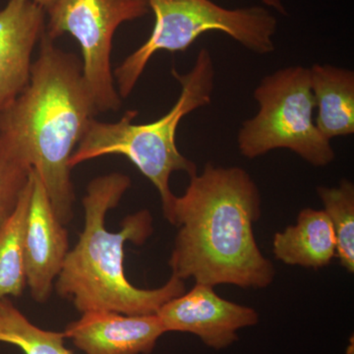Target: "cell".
<instances>
[{
  "instance_id": "1",
  "label": "cell",
  "mask_w": 354,
  "mask_h": 354,
  "mask_svg": "<svg viewBox=\"0 0 354 354\" xmlns=\"http://www.w3.org/2000/svg\"><path fill=\"white\" fill-rule=\"evenodd\" d=\"M261 204L257 184L241 167L207 164L200 176H190L185 193L174 198L165 215L177 227L171 276L214 288L271 286L276 270L261 252L253 230Z\"/></svg>"
},
{
  "instance_id": "2",
  "label": "cell",
  "mask_w": 354,
  "mask_h": 354,
  "mask_svg": "<svg viewBox=\"0 0 354 354\" xmlns=\"http://www.w3.org/2000/svg\"><path fill=\"white\" fill-rule=\"evenodd\" d=\"M30 82L0 111V136L43 181L55 215L72 221L75 190L69 162L99 113L83 77L82 62L44 32Z\"/></svg>"
},
{
  "instance_id": "3",
  "label": "cell",
  "mask_w": 354,
  "mask_h": 354,
  "mask_svg": "<svg viewBox=\"0 0 354 354\" xmlns=\"http://www.w3.org/2000/svg\"><path fill=\"white\" fill-rule=\"evenodd\" d=\"M130 185L129 176L120 172L95 177L88 183L83 198L82 232L55 283L58 295L69 299L80 313L106 310L127 315L157 314L162 305L186 291L184 281L174 276L153 290L128 281L125 243L141 245L153 234L152 215L147 209L127 216L118 232L106 227L109 211L118 206Z\"/></svg>"
},
{
  "instance_id": "4",
  "label": "cell",
  "mask_w": 354,
  "mask_h": 354,
  "mask_svg": "<svg viewBox=\"0 0 354 354\" xmlns=\"http://www.w3.org/2000/svg\"><path fill=\"white\" fill-rule=\"evenodd\" d=\"M171 73L180 84L181 93L169 113L146 124L133 123L138 115L136 111H127L118 122H102L95 118L69 162L73 169L93 158L123 156L157 188L164 215L176 198L169 186L171 174L184 171L190 177L197 174L196 165L177 148L176 131L184 116L212 101L215 67L211 53L202 48L187 74H179L174 68Z\"/></svg>"
},
{
  "instance_id": "5",
  "label": "cell",
  "mask_w": 354,
  "mask_h": 354,
  "mask_svg": "<svg viewBox=\"0 0 354 354\" xmlns=\"http://www.w3.org/2000/svg\"><path fill=\"white\" fill-rule=\"evenodd\" d=\"M152 34L114 71L121 99L131 94L151 58L160 50L185 51L202 34L221 32L257 55L274 50L278 21L261 6L223 8L211 0H149Z\"/></svg>"
},
{
  "instance_id": "6",
  "label": "cell",
  "mask_w": 354,
  "mask_h": 354,
  "mask_svg": "<svg viewBox=\"0 0 354 354\" xmlns=\"http://www.w3.org/2000/svg\"><path fill=\"white\" fill-rule=\"evenodd\" d=\"M254 97L259 111L244 121L237 135L243 157L251 160L270 151L286 149L314 167H327L335 160L330 140L315 124L309 68L290 66L277 70L261 80Z\"/></svg>"
},
{
  "instance_id": "7",
  "label": "cell",
  "mask_w": 354,
  "mask_h": 354,
  "mask_svg": "<svg viewBox=\"0 0 354 354\" xmlns=\"http://www.w3.org/2000/svg\"><path fill=\"white\" fill-rule=\"evenodd\" d=\"M149 12V0H53L46 9V36L55 41L70 34L78 41L83 77L99 113L118 111L122 104L111 66L114 32Z\"/></svg>"
},
{
  "instance_id": "8",
  "label": "cell",
  "mask_w": 354,
  "mask_h": 354,
  "mask_svg": "<svg viewBox=\"0 0 354 354\" xmlns=\"http://www.w3.org/2000/svg\"><path fill=\"white\" fill-rule=\"evenodd\" d=\"M157 315L165 332L196 335L214 349L228 348L239 339L237 330L259 322L255 309L228 301L201 283L162 305Z\"/></svg>"
},
{
  "instance_id": "9",
  "label": "cell",
  "mask_w": 354,
  "mask_h": 354,
  "mask_svg": "<svg viewBox=\"0 0 354 354\" xmlns=\"http://www.w3.org/2000/svg\"><path fill=\"white\" fill-rule=\"evenodd\" d=\"M26 283L32 299H50L69 252L65 225L55 215L38 172L32 171V191L26 216L24 239Z\"/></svg>"
},
{
  "instance_id": "10",
  "label": "cell",
  "mask_w": 354,
  "mask_h": 354,
  "mask_svg": "<svg viewBox=\"0 0 354 354\" xmlns=\"http://www.w3.org/2000/svg\"><path fill=\"white\" fill-rule=\"evenodd\" d=\"M81 314L64 334L85 354H150L167 333L157 314L127 315L106 310Z\"/></svg>"
},
{
  "instance_id": "11",
  "label": "cell",
  "mask_w": 354,
  "mask_h": 354,
  "mask_svg": "<svg viewBox=\"0 0 354 354\" xmlns=\"http://www.w3.org/2000/svg\"><path fill=\"white\" fill-rule=\"evenodd\" d=\"M46 15L32 0H8L0 10V111L30 82L32 51L46 29Z\"/></svg>"
},
{
  "instance_id": "12",
  "label": "cell",
  "mask_w": 354,
  "mask_h": 354,
  "mask_svg": "<svg viewBox=\"0 0 354 354\" xmlns=\"http://www.w3.org/2000/svg\"><path fill=\"white\" fill-rule=\"evenodd\" d=\"M272 252L286 265L315 270L329 265L337 254V241L325 212L302 209L297 225L274 234Z\"/></svg>"
},
{
  "instance_id": "13",
  "label": "cell",
  "mask_w": 354,
  "mask_h": 354,
  "mask_svg": "<svg viewBox=\"0 0 354 354\" xmlns=\"http://www.w3.org/2000/svg\"><path fill=\"white\" fill-rule=\"evenodd\" d=\"M310 85L318 113L315 124L326 138L354 133V72L330 64L309 68Z\"/></svg>"
},
{
  "instance_id": "14",
  "label": "cell",
  "mask_w": 354,
  "mask_h": 354,
  "mask_svg": "<svg viewBox=\"0 0 354 354\" xmlns=\"http://www.w3.org/2000/svg\"><path fill=\"white\" fill-rule=\"evenodd\" d=\"M31 191L32 174L15 211L0 227V300L20 297L27 288L23 239Z\"/></svg>"
},
{
  "instance_id": "15",
  "label": "cell",
  "mask_w": 354,
  "mask_h": 354,
  "mask_svg": "<svg viewBox=\"0 0 354 354\" xmlns=\"http://www.w3.org/2000/svg\"><path fill=\"white\" fill-rule=\"evenodd\" d=\"M64 332L34 325L11 301L0 300V342L11 344L24 354H74L65 346Z\"/></svg>"
},
{
  "instance_id": "16",
  "label": "cell",
  "mask_w": 354,
  "mask_h": 354,
  "mask_svg": "<svg viewBox=\"0 0 354 354\" xmlns=\"http://www.w3.org/2000/svg\"><path fill=\"white\" fill-rule=\"evenodd\" d=\"M323 211L332 223L337 241V254L342 268L354 272V185L342 179L337 187H317Z\"/></svg>"
},
{
  "instance_id": "17",
  "label": "cell",
  "mask_w": 354,
  "mask_h": 354,
  "mask_svg": "<svg viewBox=\"0 0 354 354\" xmlns=\"http://www.w3.org/2000/svg\"><path fill=\"white\" fill-rule=\"evenodd\" d=\"M32 171L25 158L0 136V227L15 211Z\"/></svg>"
},
{
  "instance_id": "18",
  "label": "cell",
  "mask_w": 354,
  "mask_h": 354,
  "mask_svg": "<svg viewBox=\"0 0 354 354\" xmlns=\"http://www.w3.org/2000/svg\"><path fill=\"white\" fill-rule=\"evenodd\" d=\"M262 1L266 6L272 7V8L278 10L279 12L286 14L285 7L281 4V0H262Z\"/></svg>"
},
{
  "instance_id": "19",
  "label": "cell",
  "mask_w": 354,
  "mask_h": 354,
  "mask_svg": "<svg viewBox=\"0 0 354 354\" xmlns=\"http://www.w3.org/2000/svg\"><path fill=\"white\" fill-rule=\"evenodd\" d=\"M32 1H34L35 3L38 4V6L43 7L44 10H46V9L50 6L53 0H32Z\"/></svg>"
}]
</instances>
